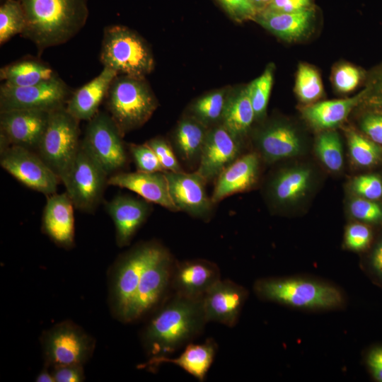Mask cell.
<instances>
[{"label": "cell", "mask_w": 382, "mask_h": 382, "mask_svg": "<svg viewBox=\"0 0 382 382\" xmlns=\"http://www.w3.org/2000/svg\"><path fill=\"white\" fill-rule=\"evenodd\" d=\"M248 296V291L244 286L230 279H219L202 297L207 323L214 321L233 327Z\"/></svg>", "instance_id": "16"}, {"label": "cell", "mask_w": 382, "mask_h": 382, "mask_svg": "<svg viewBox=\"0 0 382 382\" xmlns=\"http://www.w3.org/2000/svg\"><path fill=\"white\" fill-rule=\"evenodd\" d=\"M361 128L370 139L382 145V114L369 112L362 118Z\"/></svg>", "instance_id": "50"}, {"label": "cell", "mask_w": 382, "mask_h": 382, "mask_svg": "<svg viewBox=\"0 0 382 382\" xmlns=\"http://www.w3.org/2000/svg\"><path fill=\"white\" fill-rule=\"evenodd\" d=\"M52 368L55 382H81L85 379L83 365H59Z\"/></svg>", "instance_id": "49"}, {"label": "cell", "mask_w": 382, "mask_h": 382, "mask_svg": "<svg viewBox=\"0 0 382 382\" xmlns=\"http://www.w3.org/2000/svg\"><path fill=\"white\" fill-rule=\"evenodd\" d=\"M253 6L257 14L265 11L272 0H249Z\"/></svg>", "instance_id": "52"}, {"label": "cell", "mask_w": 382, "mask_h": 382, "mask_svg": "<svg viewBox=\"0 0 382 382\" xmlns=\"http://www.w3.org/2000/svg\"><path fill=\"white\" fill-rule=\"evenodd\" d=\"M106 211L115 228L119 247L128 245L151 214V202L128 195H117L106 203Z\"/></svg>", "instance_id": "19"}, {"label": "cell", "mask_w": 382, "mask_h": 382, "mask_svg": "<svg viewBox=\"0 0 382 382\" xmlns=\"http://www.w3.org/2000/svg\"><path fill=\"white\" fill-rule=\"evenodd\" d=\"M241 140L221 123L209 128L195 171L206 183L216 180L241 156Z\"/></svg>", "instance_id": "14"}, {"label": "cell", "mask_w": 382, "mask_h": 382, "mask_svg": "<svg viewBox=\"0 0 382 382\" xmlns=\"http://www.w3.org/2000/svg\"><path fill=\"white\" fill-rule=\"evenodd\" d=\"M207 323L202 299L171 293L141 334L149 360L170 357L197 337Z\"/></svg>", "instance_id": "1"}, {"label": "cell", "mask_w": 382, "mask_h": 382, "mask_svg": "<svg viewBox=\"0 0 382 382\" xmlns=\"http://www.w3.org/2000/svg\"><path fill=\"white\" fill-rule=\"evenodd\" d=\"M294 91L299 100L311 104L323 95V86L318 71L312 66L301 63L299 65Z\"/></svg>", "instance_id": "34"}, {"label": "cell", "mask_w": 382, "mask_h": 382, "mask_svg": "<svg viewBox=\"0 0 382 382\" xmlns=\"http://www.w3.org/2000/svg\"><path fill=\"white\" fill-rule=\"evenodd\" d=\"M216 351V342L213 339H207L203 343H189L178 357L151 359L140 367L151 370L163 364L170 363L183 369L199 381H203L214 361Z\"/></svg>", "instance_id": "26"}, {"label": "cell", "mask_w": 382, "mask_h": 382, "mask_svg": "<svg viewBox=\"0 0 382 382\" xmlns=\"http://www.w3.org/2000/svg\"><path fill=\"white\" fill-rule=\"evenodd\" d=\"M254 120H255V115L248 86L229 93L221 124L234 135L242 139L248 132Z\"/></svg>", "instance_id": "30"}, {"label": "cell", "mask_w": 382, "mask_h": 382, "mask_svg": "<svg viewBox=\"0 0 382 382\" xmlns=\"http://www.w3.org/2000/svg\"><path fill=\"white\" fill-rule=\"evenodd\" d=\"M352 190L360 197L376 200L382 197V180L375 175H362L354 178Z\"/></svg>", "instance_id": "46"}, {"label": "cell", "mask_w": 382, "mask_h": 382, "mask_svg": "<svg viewBox=\"0 0 382 382\" xmlns=\"http://www.w3.org/2000/svg\"><path fill=\"white\" fill-rule=\"evenodd\" d=\"M312 180L308 168L299 166L278 173L270 185V195L278 204L287 205L302 199L308 192Z\"/></svg>", "instance_id": "29"}, {"label": "cell", "mask_w": 382, "mask_h": 382, "mask_svg": "<svg viewBox=\"0 0 382 382\" xmlns=\"http://www.w3.org/2000/svg\"><path fill=\"white\" fill-rule=\"evenodd\" d=\"M70 90L57 75L28 86L0 87V112L31 110L50 112L66 105Z\"/></svg>", "instance_id": "11"}, {"label": "cell", "mask_w": 382, "mask_h": 382, "mask_svg": "<svg viewBox=\"0 0 382 382\" xmlns=\"http://www.w3.org/2000/svg\"><path fill=\"white\" fill-rule=\"evenodd\" d=\"M57 75L47 64L35 59H23L2 67L0 79L11 86L35 85Z\"/></svg>", "instance_id": "31"}, {"label": "cell", "mask_w": 382, "mask_h": 382, "mask_svg": "<svg viewBox=\"0 0 382 382\" xmlns=\"http://www.w3.org/2000/svg\"><path fill=\"white\" fill-rule=\"evenodd\" d=\"M45 364L83 365L91 357L94 340L81 328L71 321L56 324L45 332L41 338Z\"/></svg>", "instance_id": "10"}, {"label": "cell", "mask_w": 382, "mask_h": 382, "mask_svg": "<svg viewBox=\"0 0 382 382\" xmlns=\"http://www.w3.org/2000/svg\"><path fill=\"white\" fill-rule=\"evenodd\" d=\"M256 146L266 162L272 163L295 156L302 149L301 139L291 125L274 122L257 132Z\"/></svg>", "instance_id": "23"}, {"label": "cell", "mask_w": 382, "mask_h": 382, "mask_svg": "<svg viewBox=\"0 0 382 382\" xmlns=\"http://www.w3.org/2000/svg\"><path fill=\"white\" fill-rule=\"evenodd\" d=\"M175 262L168 250L162 245L142 273L127 323L144 317L172 293L171 280Z\"/></svg>", "instance_id": "9"}, {"label": "cell", "mask_w": 382, "mask_h": 382, "mask_svg": "<svg viewBox=\"0 0 382 382\" xmlns=\"http://www.w3.org/2000/svg\"><path fill=\"white\" fill-rule=\"evenodd\" d=\"M26 27L22 35L39 50L64 44L85 25L88 17L86 0H18Z\"/></svg>", "instance_id": "2"}, {"label": "cell", "mask_w": 382, "mask_h": 382, "mask_svg": "<svg viewBox=\"0 0 382 382\" xmlns=\"http://www.w3.org/2000/svg\"><path fill=\"white\" fill-rule=\"evenodd\" d=\"M25 27V16L18 0H4L0 6V44L22 34Z\"/></svg>", "instance_id": "35"}, {"label": "cell", "mask_w": 382, "mask_h": 382, "mask_svg": "<svg viewBox=\"0 0 382 382\" xmlns=\"http://www.w3.org/2000/svg\"><path fill=\"white\" fill-rule=\"evenodd\" d=\"M228 94L226 90H219L200 97L192 104L190 116L208 128L221 123Z\"/></svg>", "instance_id": "32"}, {"label": "cell", "mask_w": 382, "mask_h": 382, "mask_svg": "<svg viewBox=\"0 0 382 382\" xmlns=\"http://www.w3.org/2000/svg\"><path fill=\"white\" fill-rule=\"evenodd\" d=\"M74 205L66 192L47 196L42 218V231L56 245L71 248L74 245Z\"/></svg>", "instance_id": "21"}, {"label": "cell", "mask_w": 382, "mask_h": 382, "mask_svg": "<svg viewBox=\"0 0 382 382\" xmlns=\"http://www.w3.org/2000/svg\"><path fill=\"white\" fill-rule=\"evenodd\" d=\"M47 364H45L44 368L40 371L35 378L37 382H55V379L52 374V371H49Z\"/></svg>", "instance_id": "51"}, {"label": "cell", "mask_w": 382, "mask_h": 382, "mask_svg": "<svg viewBox=\"0 0 382 382\" xmlns=\"http://www.w3.org/2000/svg\"><path fill=\"white\" fill-rule=\"evenodd\" d=\"M103 67L117 74L144 78L154 69L153 54L145 40L127 27L119 25L105 28L100 52Z\"/></svg>", "instance_id": "6"}, {"label": "cell", "mask_w": 382, "mask_h": 382, "mask_svg": "<svg viewBox=\"0 0 382 382\" xmlns=\"http://www.w3.org/2000/svg\"><path fill=\"white\" fill-rule=\"evenodd\" d=\"M146 144L154 151L160 163L166 171L183 172L171 144L163 137H157Z\"/></svg>", "instance_id": "42"}, {"label": "cell", "mask_w": 382, "mask_h": 382, "mask_svg": "<svg viewBox=\"0 0 382 382\" xmlns=\"http://www.w3.org/2000/svg\"><path fill=\"white\" fill-rule=\"evenodd\" d=\"M361 267L371 282L382 289V236L361 261Z\"/></svg>", "instance_id": "44"}, {"label": "cell", "mask_w": 382, "mask_h": 382, "mask_svg": "<svg viewBox=\"0 0 382 382\" xmlns=\"http://www.w3.org/2000/svg\"><path fill=\"white\" fill-rule=\"evenodd\" d=\"M106 99L110 115L122 135L146 123L158 105L144 78L127 75H117Z\"/></svg>", "instance_id": "4"}, {"label": "cell", "mask_w": 382, "mask_h": 382, "mask_svg": "<svg viewBox=\"0 0 382 382\" xmlns=\"http://www.w3.org/2000/svg\"><path fill=\"white\" fill-rule=\"evenodd\" d=\"M315 151L328 169L335 172L342 169L344 163L342 144L336 131L323 130L317 137Z\"/></svg>", "instance_id": "33"}, {"label": "cell", "mask_w": 382, "mask_h": 382, "mask_svg": "<svg viewBox=\"0 0 382 382\" xmlns=\"http://www.w3.org/2000/svg\"><path fill=\"white\" fill-rule=\"evenodd\" d=\"M253 291L262 301L305 311H340L347 304V296L341 288L312 276L260 278L255 282Z\"/></svg>", "instance_id": "3"}, {"label": "cell", "mask_w": 382, "mask_h": 382, "mask_svg": "<svg viewBox=\"0 0 382 382\" xmlns=\"http://www.w3.org/2000/svg\"><path fill=\"white\" fill-rule=\"evenodd\" d=\"M361 76V72L357 67L344 63L335 67L332 75V83L338 92L347 93L358 86Z\"/></svg>", "instance_id": "39"}, {"label": "cell", "mask_w": 382, "mask_h": 382, "mask_svg": "<svg viewBox=\"0 0 382 382\" xmlns=\"http://www.w3.org/2000/svg\"><path fill=\"white\" fill-rule=\"evenodd\" d=\"M49 113L31 110L0 112V136L10 146L37 149L45 130Z\"/></svg>", "instance_id": "17"}, {"label": "cell", "mask_w": 382, "mask_h": 382, "mask_svg": "<svg viewBox=\"0 0 382 382\" xmlns=\"http://www.w3.org/2000/svg\"><path fill=\"white\" fill-rule=\"evenodd\" d=\"M363 92L353 97L320 101L305 106L301 112L305 120L315 129H332L341 124L350 112L359 105Z\"/></svg>", "instance_id": "28"}, {"label": "cell", "mask_w": 382, "mask_h": 382, "mask_svg": "<svg viewBox=\"0 0 382 382\" xmlns=\"http://www.w3.org/2000/svg\"><path fill=\"white\" fill-rule=\"evenodd\" d=\"M1 167L25 186L47 196L56 193L59 178L30 149L11 145L1 150Z\"/></svg>", "instance_id": "13"}, {"label": "cell", "mask_w": 382, "mask_h": 382, "mask_svg": "<svg viewBox=\"0 0 382 382\" xmlns=\"http://www.w3.org/2000/svg\"><path fill=\"white\" fill-rule=\"evenodd\" d=\"M260 170V156L256 152L239 156L225 168L215 180L211 197L214 204L233 194L252 188L256 183Z\"/></svg>", "instance_id": "22"}, {"label": "cell", "mask_w": 382, "mask_h": 382, "mask_svg": "<svg viewBox=\"0 0 382 382\" xmlns=\"http://www.w3.org/2000/svg\"><path fill=\"white\" fill-rule=\"evenodd\" d=\"M129 151L137 166V170L146 173L166 171L154 151L146 143L130 144Z\"/></svg>", "instance_id": "40"}, {"label": "cell", "mask_w": 382, "mask_h": 382, "mask_svg": "<svg viewBox=\"0 0 382 382\" xmlns=\"http://www.w3.org/2000/svg\"><path fill=\"white\" fill-rule=\"evenodd\" d=\"M359 105L369 112L382 114V66L372 74Z\"/></svg>", "instance_id": "43"}, {"label": "cell", "mask_w": 382, "mask_h": 382, "mask_svg": "<svg viewBox=\"0 0 382 382\" xmlns=\"http://www.w3.org/2000/svg\"><path fill=\"white\" fill-rule=\"evenodd\" d=\"M349 151L352 161L360 166L376 163L382 156V148L371 139L349 130L347 132Z\"/></svg>", "instance_id": "36"}, {"label": "cell", "mask_w": 382, "mask_h": 382, "mask_svg": "<svg viewBox=\"0 0 382 382\" xmlns=\"http://www.w3.org/2000/svg\"><path fill=\"white\" fill-rule=\"evenodd\" d=\"M314 7H316L314 0H272L265 11L276 13H293Z\"/></svg>", "instance_id": "48"}, {"label": "cell", "mask_w": 382, "mask_h": 382, "mask_svg": "<svg viewBox=\"0 0 382 382\" xmlns=\"http://www.w3.org/2000/svg\"><path fill=\"white\" fill-rule=\"evenodd\" d=\"M208 129L192 116L180 120L170 143L177 157L188 166H198Z\"/></svg>", "instance_id": "27"}, {"label": "cell", "mask_w": 382, "mask_h": 382, "mask_svg": "<svg viewBox=\"0 0 382 382\" xmlns=\"http://www.w3.org/2000/svg\"><path fill=\"white\" fill-rule=\"evenodd\" d=\"M363 360L371 378L382 382V343L368 347L364 352Z\"/></svg>", "instance_id": "47"}, {"label": "cell", "mask_w": 382, "mask_h": 382, "mask_svg": "<svg viewBox=\"0 0 382 382\" xmlns=\"http://www.w3.org/2000/svg\"><path fill=\"white\" fill-rule=\"evenodd\" d=\"M234 21H255L257 12L249 0H215Z\"/></svg>", "instance_id": "45"}, {"label": "cell", "mask_w": 382, "mask_h": 382, "mask_svg": "<svg viewBox=\"0 0 382 382\" xmlns=\"http://www.w3.org/2000/svg\"><path fill=\"white\" fill-rule=\"evenodd\" d=\"M108 185L129 190L151 203L178 212L171 199L164 172H118L110 176Z\"/></svg>", "instance_id": "20"}, {"label": "cell", "mask_w": 382, "mask_h": 382, "mask_svg": "<svg viewBox=\"0 0 382 382\" xmlns=\"http://www.w3.org/2000/svg\"><path fill=\"white\" fill-rule=\"evenodd\" d=\"M372 229L367 224L357 221L348 224L344 234V246L354 252H364L371 245Z\"/></svg>", "instance_id": "38"}, {"label": "cell", "mask_w": 382, "mask_h": 382, "mask_svg": "<svg viewBox=\"0 0 382 382\" xmlns=\"http://www.w3.org/2000/svg\"><path fill=\"white\" fill-rule=\"evenodd\" d=\"M316 19V8L293 12L276 13L264 11L255 21L277 37L289 42L299 40L312 30Z\"/></svg>", "instance_id": "24"}, {"label": "cell", "mask_w": 382, "mask_h": 382, "mask_svg": "<svg viewBox=\"0 0 382 382\" xmlns=\"http://www.w3.org/2000/svg\"><path fill=\"white\" fill-rule=\"evenodd\" d=\"M79 122L65 106L50 112L37 149V154L62 183L71 168L80 146Z\"/></svg>", "instance_id": "7"}, {"label": "cell", "mask_w": 382, "mask_h": 382, "mask_svg": "<svg viewBox=\"0 0 382 382\" xmlns=\"http://www.w3.org/2000/svg\"><path fill=\"white\" fill-rule=\"evenodd\" d=\"M349 213L358 221L365 224L382 223V207L374 200L357 197L349 204Z\"/></svg>", "instance_id": "41"}, {"label": "cell", "mask_w": 382, "mask_h": 382, "mask_svg": "<svg viewBox=\"0 0 382 382\" xmlns=\"http://www.w3.org/2000/svg\"><path fill=\"white\" fill-rule=\"evenodd\" d=\"M117 75L114 70L103 67L96 78L77 89L68 99L65 105L67 112L79 121H89L98 112V108Z\"/></svg>", "instance_id": "25"}, {"label": "cell", "mask_w": 382, "mask_h": 382, "mask_svg": "<svg viewBox=\"0 0 382 382\" xmlns=\"http://www.w3.org/2000/svg\"><path fill=\"white\" fill-rule=\"evenodd\" d=\"M274 71V64H268L263 73L248 85L255 120H260L265 115L273 83Z\"/></svg>", "instance_id": "37"}, {"label": "cell", "mask_w": 382, "mask_h": 382, "mask_svg": "<svg viewBox=\"0 0 382 382\" xmlns=\"http://www.w3.org/2000/svg\"><path fill=\"white\" fill-rule=\"evenodd\" d=\"M221 272L214 262L202 259L175 262L171 291L192 299H202L219 279Z\"/></svg>", "instance_id": "18"}, {"label": "cell", "mask_w": 382, "mask_h": 382, "mask_svg": "<svg viewBox=\"0 0 382 382\" xmlns=\"http://www.w3.org/2000/svg\"><path fill=\"white\" fill-rule=\"evenodd\" d=\"M122 137L110 115L103 112H98L86 126L81 142L108 175L118 173L127 163Z\"/></svg>", "instance_id": "12"}, {"label": "cell", "mask_w": 382, "mask_h": 382, "mask_svg": "<svg viewBox=\"0 0 382 382\" xmlns=\"http://www.w3.org/2000/svg\"><path fill=\"white\" fill-rule=\"evenodd\" d=\"M169 192L179 211L201 219H209L215 204L205 190L204 180L196 172H164Z\"/></svg>", "instance_id": "15"}, {"label": "cell", "mask_w": 382, "mask_h": 382, "mask_svg": "<svg viewBox=\"0 0 382 382\" xmlns=\"http://www.w3.org/2000/svg\"><path fill=\"white\" fill-rule=\"evenodd\" d=\"M161 246L155 241L138 243L112 267L109 301L112 315L119 320L127 323L142 273Z\"/></svg>", "instance_id": "5"}, {"label": "cell", "mask_w": 382, "mask_h": 382, "mask_svg": "<svg viewBox=\"0 0 382 382\" xmlns=\"http://www.w3.org/2000/svg\"><path fill=\"white\" fill-rule=\"evenodd\" d=\"M108 175L81 141L74 163L63 183L74 207L93 212L102 199Z\"/></svg>", "instance_id": "8"}]
</instances>
